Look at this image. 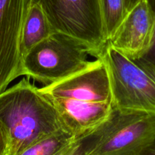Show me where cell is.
<instances>
[{"mask_svg": "<svg viewBox=\"0 0 155 155\" xmlns=\"http://www.w3.org/2000/svg\"><path fill=\"white\" fill-rule=\"evenodd\" d=\"M147 1L150 3L155 15V0H147ZM135 62L139 63L140 65H142L143 67L147 68V70H149L151 72L155 73V31L153 43H152L151 47L149 50V51L141 59H138V60H135Z\"/></svg>", "mask_w": 155, "mask_h": 155, "instance_id": "obj_13", "label": "cell"}, {"mask_svg": "<svg viewBox=\"0 0 155 155\" xmlns=\"http://www.w3.org/2000/svg\"><path fill=\"white\" fill-rule=\"evenodd\" d=\"M0 120L9 132L8 155H19L36 141L65 129L51 101L28 78L0 93Z\"/></svg>", "mask_w": 155, "mask_h": 155, "instance_id": "obj_2", "label": "cell"}, {"mask_svg": "<svg viewBox=\"0 0 155 155\" xmlns=\"http://www.w3.org/2000/svg\"><path fill=\"white\" fill-rule=\"evenodd\" d=\"M140 155H155V140L147 146Z\"/></svg>", "mask_w": 155, "mask_h": 155, "instance_id": "obj_15", "label": "cell"}, {"mask_svg": "<svg viewBox=\"0 0 155 155\" xmlns=\"http://www.w3.org/2000/svg\"><path fill=\"white\" fill-rule=\"evenodd\" d=\"M9 144V132L5 125L0 120V155L8 154Z\"/></svg>", "mask_w": 155, "mask_h": 155, "instance_id": "obj_14", "label": "cell"}, {"mask_svg": "<svg viewBox=\"0 0 155 155\" xmlns=\"http://www.w3.org/2000/svg\"><path fill=\"white\" fill-rule=\"evenodd\" d=\"M97 58L107 67L115 110L155 114V73L108 43Z\"/></svg>", "mask_w": 155, "mask_h": 155, "instance_id": "obj_3", "label": "cell"}, {"mask_svg": "<svg viewBox=\"0 0 155 155\" xmlns=\"http://www.w3.org/2000/svg\"><path fill=\"white\" fill-rule=\"evenodd\" d=\"M140 1H141V0H125V4H126V7L128 12H129L136 4H138Z\"/></svg>", "mask_w": 155, "mask_h": 155, "instance_id": "obj_16", "label": "cell"}, {"mask_svg": "<svg viewBox=\"0 0 155 155\" xmlns=\"http://www.w3.org/2000/svg\"><path fill=\"white\" fill-rule=\"evenodd\" d=\"M107 40H110L127 15L125 0H100Z\"/></svg>", "mask_w": 155, "mask_h": 155, "instance_id": "obj_12", "label": "cell"}, {"mask_svg": "<svg viewBox=\"0 0 155 155\" xmlns=\"http://www.w3.org/2000/svg\"><path fill=\"white\" fill-rule=\"evenodd\" d=\"M155 140V114L115 110L89 155H140Z\"/></svg>", "mask_w": 155, "mask_h": 155, "instance_id": "obj_6", "label": "cell"}, {"mask_svg": "<svg viewBox=\"0 0 155 155\" xmlns=\"http://www.w3.org/2000/svg\"><path fill=\"white\" fill-rule=\"evenodd\" d=\"M75 138L66 129H60L36 141L19 155H55Z\"/></svg>", "mask_w": 155, "mask_h": 155, "instance_id": "obj_10", "label": "cell"}, {"mask_svg": "<svg viewBox=\"0 0 155 155\" xmlns=\"http://www.w3.org/2000/svg\"><path fill=\"white\" fill-rule=\"evenodd\" d=\"M154 31V12L147 0H141L127 13L107 43L129 59L138 60L151 47Z\"/></svg>", "mask_w": 155, "mask_h": 155, "instance_id": "obj_8", "label": "cell"}, {"mask_svg": "<svg viewBox=\"0 0 155 155\" xmlns=\"http://www.w3.org/2000/svg\"><path fill=\"white\" fill-rule=\"evenodd\" d=\"M40 90L54 106L65 129L74 137L99 127L115 111L108 71L99 58L78 72Z\"/></svg>", "mask_w": 155, "mask_h": 155, "instance_id": "obj_1", "label": "cell"}, {"mask_svg": "<svg viewBox=\"0 0 155 155\" xmlns=\"http://www.w3.org/2000/svg\"><path fill=\"white\" fill-rule=\"evenodd\" d=\"M89 49L72 37L59 33L34 46L22 58V75L48 86L85 68Z\"/></svg>", "mask_w": 155, "mask_h": 155, "instance_id": "obj_4", "label": "cell"}, {"mask_svg": "<svg viewBox=\"0 0 155 155\" xmlns=\"http://www.w3.org/2000/svg\"><path fill=\"white\" fill-rule=\"evenodd\" d=\"M44 11L54 32L72 37L97 57L107 40L100 0H33Z\"/></svg>", "mask_w": 155, "mask_h": 155, "instance_id": "obj_5", "label": "cell"}, {"mask_svg": "<svg viewBox=\"0 0 155 155\" xmlns=\"http://www.w3.org/2000/svg\"><path fill=\"white\" fill-rule=\"evenodd\" d=\"M53 33H55L54 31L41 7L31 0L22 28L21 38L22 58L34 46L44 41Z\"/></svg>", "mask_w": 155, "mask_h": 155, "instance_id": "obj_9", "label": "cell"}, {"mask_svg": "<svg viewBox=\"0 0 155 155\" xmlns=\"http://www.w3.org/2000/svg\"><path fill=\"white\" fill-rule=\"evenodd\" d=\"M31 0H0V93L22 76L21 38Z\"/></svg>", "mask_w": 155, "mask_h": 155, "instance_id": "obj_7", "label": "cell"}, {"mask_svg": "<svg viewBox=\"0 0 155 155\" xmlns=\"http://www.w3.org/2000/svg\"><path fill=\"white\" fill-rule=\"evenodd\" d=\"M108 121L94 130L73 139L55 155H89L101 141L107 127Z\"/></svg>", "mask_w": 155, "mask_h": 155, "instance_id": "obj_11", "label": "cell"}]
</instances>
